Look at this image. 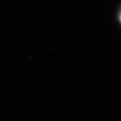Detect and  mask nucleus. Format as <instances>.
Listing matches in <instances>:
<instances>
[{"label": "nucleus", "mask_w": 121, "mask_h": 121, "mask_svg": "<svg viewBox=\"0 0 121 121\" xmlns=\"http://www.w3.org/2000/svg\"><path fill=\"white\" fill-rule=\"evenodd\" d=\"M119 18H120V22H121V13H120V17H119Z\"/></svg>", "instance_id": "nucleus-1"}]
</instances>
